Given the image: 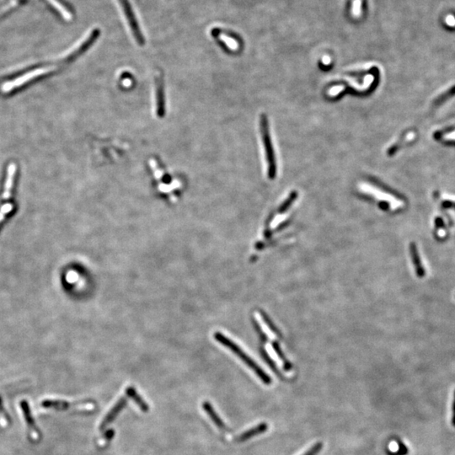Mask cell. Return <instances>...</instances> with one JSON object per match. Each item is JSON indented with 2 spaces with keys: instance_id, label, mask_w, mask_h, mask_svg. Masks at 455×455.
<instances>
[{
  "instance_id": "cell-4",
  "label": "cell",
  "mask_w": 455,
  "mask_h": 455,
  "mask_svg": "<svg viewBox=\"0 0 455 455\" xmlns=\"http://www.w3.org/2000/svg\"><path fill=\"white\" fill-rule=\"evenodd\" d=\"M360 189H361L362 192H365L366 194L371 195L373 197L383 201L386 205H388L390 208H391L390 205H392L393 203H394L395 204L399 205V203H400V201L397 200L396 198H394L392 195L387 194L385 192L381 191L380 189L375 187L373 185H369L367 183H362L360 185Z\"/></svg>"
},
{
  "instance_id": "cell-1",
  "label": "cell",
  "mask_w": 455,
  "mask_h": 455,
  "mask_svg": "<svg viewBox=\"0 0 455 455\" xmlns=\"http://www.w3.org/2000/svg\"><path fill=\"white\" fill-rule=\"evenodd\" d=\"M213 337L218 343H220L221 345L224 346L225 348L233 351L240 359L242 360L258 376L259 379L265 385L272 384V379L267 375V373L262 370L261 367L256 362H254V360L249 357L235 342H233L232 340L227 337L225 335H223L221 332H215Z\"/></svg>"
},
{
  "instance_id": "cell-3",
  "label": "cell",
  "mask_w": 455,
  "mask_h": 455,
  "mask_svg": "<svg viewBox=\"0 0 455 455\" xmlns=\"http://www.w3.org/2000/svg\"><path fill=\"white\" fill-rule=\"evenodd\" d=\"M261 135H262V141H263L264 147H265V151H266L267 164H268V175H269V177H271V178H274L276 174L275 160H274L273 147H272L269 133H268L267 118L264 115L261 116Z\"/></svg>"
},
{
  "instance_id": "cell-19",
  "label": "cell",
  "mask_w": 455,
  "mask_h": 455,
  "mask_svg": "<svg viewBox=\"0 0 455 455\" xmlns=\"http://www.w3.org/2000/svg\"><path fill=\"white\" fill-rule=\"evenodd\" d=\"M323 61H324V64H326V65H327V64H329L330 62H331V59L328 58V57H325V58H324V59H323Z\"/></svg>"
},
{
  "instance_id": "cell-18",
  "label": "cell",
  "mask_w": 455,
  "mask_h": 455,
  "mask_svg": "<svg viewBox=\"0 0 455 455\" xmlns=\"http://www.w3.org/2000/svg\"><path fill=\"white\" fill-rule=\"evenodd\" d=\"M452 424L453 426L455 427V397H454V402H453V413H452Z\"/></svg>"
},
{
  "instance_id": "cell-9",
  "label": "cell",
  "mask_w": 455,
  "mask_h": 455,
  "mask_svg": "<svg viewBox=\"0 0 455 455\" xmlns=\"http://www.w3.org/2000/svg\"><path fill=\"white\" fill-rule=\"evenodd\" d=\"M16 174V165L15 163L9 164L8 170H7V175H6L5 183H4V190H3V200L9 199L11 196L12 189L14 186V181H15V176Z\"/></svg>"
},
{
  "instance_id": "cell-6",
  "label": "cell",
  "mask_w": 455,
  "mask_h": 455,
  "mask_svg": "<svg viewBox=\"0 0 455 455\" xmlns=\"http://www.w3.org/2000/svg\"><path fill=\"white\" fill-rule=\"evenodd\" d=\"M127 406V399L126 398H121L117 402H116V405L111 408L110 412H108V414L105 417L104 419L102 420V424L100 426V430L102 431L104 430L108 425H110L112 421H113L114 419L117 417V415L119 414L120 412H122V410L125 408V406Z\"/></svg>"
},
{
  "instance_id": "cell-2",
  "label": "cell",
  "mask_w": 455,
  "mask_h": 455,
  "mask_svg": "<svg viewBox=\"0 0 455 455\" xmlns=\"http://www.w3.org/2000/svg\"><path fill=\"white\" fill-rule=\"evenodd\" d=\"M116 1L118 2L121 9H122V13L124 15L126 21L128 22L134 39L136 40L139 45L142 46L144 44V37L140 29L139 22L137 21L136 15L134 14V9L131 6L129 0H116Z\"/></svg>"
},
{
  "instance_id": "cell-8",
  "label": "cell",
  "mask_w": 455,
  "mask_h": 455,
  "mask_svg": "<svg viewBox=\"0 0 455 455\" xmlns=\"http://www.w3.org/2000/svg\"><path fill=\"white\" fill-rule=\"evenodd\" d=\"M212 35H214L215 38H217L221 43L223 45L229 50H231L233 52L238 51L240 48V43L237 41V39L233 37L231 35H228L226 33L223 32H219L218 30H214L212 32Z\"/></svg>"
},
{
  "instance_id": "cell-11",
  "label": "cell",
  "mask_w": 455,
  "mask_h": 455,
  "mask_svg": "<svg viewBox=\"0 0 455 455\" xmlns=\"http://www.w3.org/2000/svg\"><path fill=\"white\" fill-rule=\"evenodd\" d=\"M126 394L128 395V397L134 400V402L139 406L141 411L144 412H148L149 406L147 405V403L145 402L144 400L140 396V394H138V392L136 391V389L134 387H128L126 389Z\"/></svg>"
},
{
  "instance_id": "cell-5",
  "label": "cell",
  "mask_w": 455,
  "mask_h": 455,
  "mask_svg": "<svg viewBox=\"0 0 455 455\" xmlns=\"http://www.w3.org/2000/svg\"><path fill=\"white\" fill-rule=\"evenodd\" d=\"M155 99L157 116L159 117H164L166 114V96L162 78H157L155 82Z\"/></svg>"
},
{
  "instance_id": "cell-10",
  "label": "cell",
  "mask_w": 455,
  "mask_h": 455,
  "mask_svg": "<svg viewBox=\"0 0 455 455\" xmlns=\"http://www.w3.org/2000/svg\"><path fill=\"white\" fill-rule=\"evenodd\" d=\"M26 0H9L0 5V20L6 15L10 14L13 10L17 9L22 3H26Z\"/></svg>"
},
{
  "instance_id": "cell-17",
  "label": "cell",
  "mask_w": 455,
  "mask_h": 455,
  "mask_svg": "<svg viewBox=\"0 0 455 455\" xmlns=\"http://www.w3.org/2000/svg\"><path fill=\"white\" fill-rule=\"evenodd\" d=\"M344 90V87L342 86V85H337V86H334V87L331 88L330 90H328V96H331V97H334V96H336L337 95H339L342 90Z\"/></svg>"
},
{
  "instance_id": "cell-13",
  "label": "cell",
  "mask_w": 455,
  "mask_h": 455,
  "mask_svg": "<svg viewBox=\"0 0 455 455\" xmlns=\"http://www.w3.org/2000/svg\"><path fill=\"white\" fill-rule=\"evenodd\" d=\"M203 410L205 411L207 414L209 415V418H211V420L213 421V423L216 425V426H218L220 429H224L225 428V425L223 423V420H221L220 418L217 416V413L214 411V409L212 407V405L208 402V401H205L204 403L203 404Z\"/></svg>"
},
{
  "instance_id": "cell-7",
  "label": "cell",
  "mask_w": 455,
  "mask_h": 455,
  "mask_svg": "<svg viewBox=\"0 0 455 455\" xmlns=\"http://www.w3.org/2000/svg\"><path fill=\"white\" fill-rule=\"evenodd\" d=\"M410 253L412 256V263L414 265L415 272L419 279H422L426 276V270L424 269L423 265L420 261V255L418 251L417 245L412 242L410 244Z\"/></svg>"
},
{
  "instance_id": "cell-15",
  "label": "cell",
  "mask_w": 455,
  "mask_h": 455,
  "mask_svg": "<svg viewBox=\"0 0 455 455\" xmlns=\"http://www.w3.org/2000/svg\"><path fill=\"white\" fill-rule=\"evenodd\" d=\"M13 209H14V206L10 203H5L0 208V224L3 223V221L5 219L6 216L9 214V212H12Z\"/></svg>"
},
{
  "instance_id": "cell-16",
  "label": "cell",
  "mask_w": 455,
  "mask_h": 455,
  "mask_svg": "<svg viewBox=\"0 0 455 455\" xmlns=\"http://www.w3.org/2000/svg\"><path fill=\"white\" fill-rule=\"evenodd\" d=\"M322 448H323V444L321 443H318L315 445H314L311 450L305 453L304 455H317L321 451Z\"/></svg>"
},
{
  "instance_id": "cell-14",
  "label": "cell",
  "mask_w": 455,
  "mask_h": 455,
  "mask_svg": "<svg viewBox=\"0 0 455 455\" xmlns=\"http://www.w3.org/2000/svg\"><path fill=\"white\" fill-rule=\"evenodd\" d=\"M47 1L49 2L50 4L56 9V11H58L66 21L71 20L72 18L71 13L61 2H59L58 0H47Z\"/></svg>"
},
{
  "instance_id": "cell-12",
  "label": "cell",
  "mask_w": 455,
  "mask_h": 455,
  "mask_svg": "<svg viewBox=\"0 0 455 455\" xmlns=\"http://www.w3.org/2000/svg\"><path fill=\"white\" fill-rule=\"evenodd\" d=\"M268 428L267 423L259 424L258 426L253 427L251 429L248 430L246 432H244L238 438L239 442H244V441L248 440L249 438H252L255 436L263 433L267 431Z\"/></svg>"
}]
</instances>
